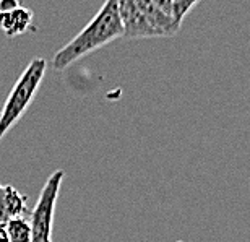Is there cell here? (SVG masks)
<instances>
[{
  "mask_svg": "<svg viewBox=\"0 0 250 242\" xmlns=\"http://www.w3.org/2000/svg\"><path fill=\"white\" fill-rule=\"evenodd\" d=\"M10 221L7 211V201H5V185L0 184V224H7Z\"/></svg>",
  "mask_w": 250,
  "mask_h": 242,
  "instance_id": "obj_8",
  "label": "cell"
},
{
  "mask_svg": "<svg viewBox=\"0 0 250 242\" xmlns=\"http://www.w3.org/2000/svg\"><path fill=\"white\" fill-rule=\"evenodd\" d=\"M34 15L29 8L20 7L12 12H0V29L7 34L8 38L24 34L28 29H31Z\"/></svg>",
  "mask_w": 250,
  "mask_h": 242,
  "instance_id": "obj_5",
  "label": "cell"
},
{
  "mask_svg": "<svg viewBox=\"0 0 250 242\" xmlns=\"http://www.w3.org/2000/svg\"><path fill=\"white\" fill-rule=\"evenodd\" d=\"M46 68V59L36 57L26 65L24 72L20 75L7 101H5L3 109L0 110V140L8 133V130L23 117L26 109L31 106L42 83Z\"/></svg>",
  "mask_w": 250,
  "mask_h": 242,
  "instance_id": "obj_3",
  "label": "cell"
},
{
  "mask_svg": "<svg viewBox=\"0 0 250 242\" xmlns=\"http://www.w3.org/2000/svg\"><path fill=\"white\" fill-rule=\"evenodd\" d=\"M5 201H7V211L10 220L15 218H28L31 211L28 210L26 195L18 192L12 185H5Z\"/></svg>",
  "mask_w": 250,
  "mask_h": 242,
  "instance_id": "obj_6",
  "label": "cell"
},
{
  "mask_svg": "<svg viewBox=\"0 0 250 242\" xmlns=\"http://www.w3.org/2000/svg\"><path fill=\"white\" fill-rule=\"evenodd\" d=\"M198 2L184 0H122L119 2L124 38H172Z\"/></svg>",
  "mask_w": 250,
  "mask_h": 242,
  "instance_id": "obj_1",
  "label": "cell"
},
{
  "mask_svg": "<svg viewBox=\"0 0 250 242\" xmlns=\"http://www.w3.org/2000/svg\"><path fill=\"white\" fill-rule=\"evenodd\" d=\"M5 228H7L10 242H33V228L29 218L10 220Z\"/></svg>",
  "mask_w": 250,
  "mask_h": 242,
  "instance_id": "obj_7",
  "label": "cell"
},
{
  "mask_svg": "<svg viewBox=\"0 0 250 242\" xmlns=\"http://www.w3.org/2000/svg\"><path fill=\"white\" fill-rule=\"evenodd\" d=\"M0 242H10L8 234H7V228H5V224H0Z\"/></svg>",
  "mask_w": 250,
  "mask_h": 242,
  "instance_id": "obj_10",
  "label": "cell"
},
{
  "mask_svg": "<svg viewBox=\"0 0 250 242\" xmlns=\"http://www.w3.org/2000/svg\"><path fill=\"white\" fill-rule=\"evenodd\" d=\"M20 7V3L17 0H2L0 2V12H12V10H17Z\"/></svg>",
  "mask_w": 250,
  "mask_h": 242,
  "instance_id": "obj_9",
  "label": "cell"
},
{
  "mask_svg": "<svg viewBox=\"0 0 250 242\" xmlns=\"http://www.w3.org/2000/svg\"><path fill=\"white\" fill-rule=\"evenodd\" d=\"M63 177L65 173L62 169L54 171L47 177L36 205L31 210L29 223L33 228V242H51L54 215H56V206Z\"/></svg>",
  "mask_w": 250,
  "mask_h": 242,
  "instance_id": "obj_4",
  "label": "cell"
},
{
  "mask_svg": "<svg viewBox=\"0 0 250 242\" xmlns=\"http://www.w3.org/2000/svg\"><path fill=\"white\" fill-rule=\"evenodd\" d=\"M124 38V26L121 13H119L117 0H107L94 18L67 43L62 49H59L52 57V67L56 70H65L84 55L91 54L93 50L106 46V44Z\"/></svg>",
  "mask_w": 250,
  "mask_h": 242,
  "instance_id": "obj_2",
  "label": "cell"
}]
</instances>
